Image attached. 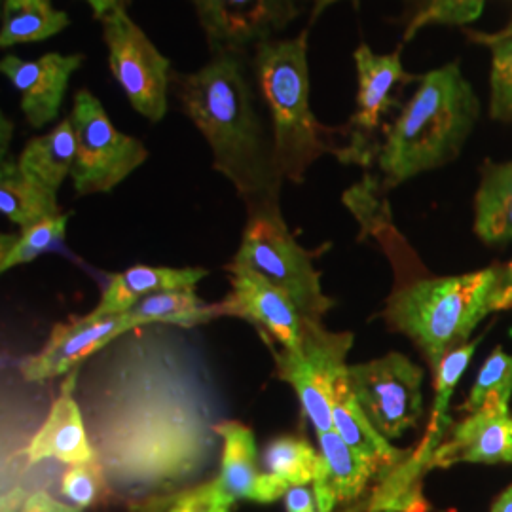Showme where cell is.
Instances as JSON below:
<instances>
[{
  "mask_svg": "<svg viewBox=\"0 0 512 512\" xmlns=\"http://www.w3.org/2000/svg\"><path fill=\"white\" fill-rule=\"evenodd\" d=\"M285 509L287 512H332L334 507H330L323 497L317 494L313 484L306 486H293L285 494Z\"/></svg>",
  "mask_w": 512,
  "mask_h": 512,
  "instance_id": "obj_34",
  "label": "cell"
},
{
  "mask_svg": "<svg viewBox=\"0 0 512 512\" xmlns=\"http://www.w3.org/2000/svg\"><path fill=\"white\" fill-rule=\"evenodd\" d=\"M469 38L492 50V116L512 120V25L497 35L467 31Z\"/></svg>",
  "mask_w": 512,
  "mask_h": 512,
  "instance_id": "obj_31",
  "label": "cell"
},
{
  "mask_svg": "<svg viewBox=\"0 0 512 512\" xmlns=\"http://www.w3.org/2000/svg\"><path fill=\"white\" fill-rule=\"evenodd\" d=\"M76 162V135L71 116H65L50 133L31 139L19 154L23 173L57 192L73 175Z\"/></svg>",
  "mask_w": 512,
  "mask_h": 512,
  "instance_id": "obj_24",
  "label": "cell"
},
{
  "mask_svg": "<svg viewBox=\"0 0 512 512\" xmlns=\"http://www.w3.org/2000/svg\"><path fill=\"white\" fill-rule=\"evenodd\" d=\"M209 54H251L302 16L308 0H190Z\"/></svg>",
  "mask_w": 512,
  "mask_h": 512,
  "instance_id": "obj_12",
  "label": "cell"
},
{
  "mask_svg": "<svg viewBox=\"0 0 512 512\" xmlns=\"http://www.w3.org/2000/svg\"><path fill=\"white\" fill-rule=\"evenodd\" d=\"M249 59L251 54L238 52L211 54L198 71H173L171 82L179 107L213 152V167L232 183L245 207L279 202L285 181Z\"/></svg>",
  "mask_w": 512,
  "mask_h": 512,
  "instance_id": "obj_2",
  "label": "cell"
},
{
  "mask_svg": "<svg viewBox=\"0 0 512 512\" xmlns=\"http://www.w3.org/2000/svg\"><path fill=\"white\" fill-rule=\"evenodd\" d=\"M262 465L268 475L293 488L313 484L319 478L323 471V456L308 440L281 437L264 450Z\"/></svg>",
  "mask_w": 512,
  "mask_h": 512,
  "instance_id": "obj_27",
  "label": "cell"
},
{
  "mask_svg": "<svg viewBox=\"0 0 512 512\" xmlns=\"http://www.w3.org/2000/svg\"><path fill=\"white\" fill-rule=\"evenodd\" d=\"M69 25V14L55 8L52 0H2L0 48L44 42Z\"/></svg>",
  "mask_w": 512,
  "mask_h": 512,
  "instance_id": "obj_26",
  "label": "cell"
},
{
  "mask_svg": "<svg viewBox=\"0 0 512 512\" xmlns=\"http://www.w3.org/2000/svg\"><path fill=\"white\" fill-rule=\"evenodd\" d=\"M21 512H82L73 505L61 503L54 499L52 495L46 492H37V494L29 495L25 501V507Z\"/></svg>",
  "mask_w": 512,
  "mask_h": 512,
  "instance_id": "obj_35",
  "label": "cell"
},
{
  "mask_svg": "<svg viewBox=\"0 0 512 512\" xmlns=\"http://www.w3.org/2000/svg\"><path fill=\"white\" fill-rule=\"evenodd\" d=\"M0 211L19 228L63 215L57 192L23 173L12 158H2L0 165Z\"/></svg>",
  "mask_w": 512,
  "mask_h": 512,
  "instance_id": "obj_23",
  "label": "cell"
},
{
  "mask_svg": "<svg viewBox=\"0 0 512 512\" xmlns=\"http://www.w3.org/2000/svg\"><path fill=\"white\" fill-rule=\"evenodd\" d=\"M351 346V332H330L323 323L308 321L302 348L274 351L277 376L296 391L315 433L334 429V387L348 372Z\"/></svg>",
  "mask_w": 512,
  "mask_h": 512,
  "instance_id": "obj_9",
  "label": "cell"
},
{
  "mask_svg": "<svg viewBox=\"0 0 512 512\" xmlns=\"http://www.w3.org/2000/svg\"><path fill=\"white\" fill-rule=\"evenodd\" d=\"M131 2H133V0H122V6H124V8H129V6H131Z\"/></svg>",
  "mask_w": 512,
  "mask_h": 512,
  "instance_id": "obj_43",
  "label": "cell"
},
{
  "mask_svg": "<svg viewBox=\"0 0 512 512\" xmlns=\"http://www.w3.org/2000/svg\"><path fill=\"white\" fill-rule=\"evenodd\" d=\"M475 198V232L486 245L503 247L512 241V160L486 162Z\"/></svg>",
  "mask_w": 512,
  "mask_h": 512,
  "instance_id": "obj_22",
  "label": "cell"
},
{
  "mask_svg": "<svg viewBox=\"0 0 512 512\" xmlns=\"http://www.w3.org/2000/svg\"><path fill=\"white\" fill-rule=\"evenodd\" d=\"M336 2H340V0H311L310 25H313L317 19L321 18V14L332 4H336ZM351 2H353L355 8H359V0H351Z\"/></svg>",
  "mask_w": 512,
  "mask_h": 512,
  "instance_id": "obj_39",
  "label": "cell"
},
{
  "mask_svg": "<svg viewBox=\"0 0 512 512\" xmlns=\"http://www.w3.org/2000/svg\"><path fill=\"white\" fill-rule=\"evenodd\" d=\"M484 4L486 0H408L401 44H408L427 25L473 23L482 16Z\"/></svg>",
  "mask_w": 512,
  "mask_h": 512,
  "instance_id": "obj_29",
  "label": "cell"
},
{
  "mask_svg": "<svg viewBox=\"0 0 512 512\" xmlns=\"http://www.w3.org/2000/svg\"><path fill=\"white\" fill-rule=\"evenodd\" d=\"M501 274H503V285H505V291L509 294L512 304V260L509 264H501Z\"/></svg>",
  "mask_w": 512,
  "mask_h": 512,
  "instance_id": "obj_41",
  "label": "cell"
},
{
  "mask_svg": "<svg viewBox=\"0 0 512 512\" xmlns=\"http://www.w3.org/2000/svg\"><path fill=\"white\" fill-rule=\"evenodd\" d=\"M205 275L207 270L203 268L133 266L122 274L110 277L109 285L92 313L97 317L122 315L150 294L194 289Z\"/></svg>",
  "mask_w": 512,
  "mask_h": 512,
  "instance_id": "obj_19",
  "label": "cell"
},
{
  "mask_svg": "<svg viewBox=\"0 0 512 512\" xmlns=\"http://www.w3.org/2000/svg\"><path fill=\"white\" fill-rule=\"evenodd\" d=\"M511 25H512V23H511Z\"/></svg>",
  "mask_w": 512,
  "mask_h": 512,
  "instance_id": "obj_44",
  "label": "cell"
},
{
  "mask_svg": "<svg viewBox=\"0 0 512 512\" xmlns=\"http://www.w3.org/2000/svg\"><path fill=\"white\" fill-rule=\"evenodd\" d=\"M107 490H110L109 482L97 459L82 465H71L61 482V494L80 511L93 507Z\"/></svg>",
  "mask_w": 512,
  "mask_h": 512,
  "instance_id": "obj_32",
  "label": "cell"
},
{
  "mask_svg": "<svg viewBox=\"0 0 512 512\" xmlns=\"http://www.w3.org/2000/svg\"><path fill=\"white\" fill-rule=\"evenodd\" d=\"M164 325L131 330L86 372L80 408L110 490L179 494L209 465L219 435L205 366Z\"/></svg>",
  "mask_w": 512,
  "mask_h": 512,
  "instance_id": "obj_1",
  "label": "cell"
},
{
  "mask_svg": "<svg viewBox=\"0 0 512 512\" xmlns=\"http://www.w3.org/2000/svg\"><path fill=\"white\" fill-rule=\"evenodd\" d=\"M84 61V54L57 52L37 59H21L14 54L2 57L0 73L18 90L19 107L31 128H44L59 116L69 82Z\"/></svg>",
  "mask_w": 512,
  "mask_h": 512,
  "instance_id": "obj_15",
  "label": "cell"
},
{
  "mask_svg": "<svg viewBox=\"0 0 512 512\" xmlns=\"http://www.w3.org/2000/svg\"><path fill=\"white\" fill-rule=\"evenodd\" d=\"M403 44L393 54H374L366 44H361L353 59L357 67V99L355 112L346 128L348 145L344 148L342 162L368 165L380 147L378 133L387 129L385 118L393 110H401L399 99L393 92L399 86L420 82L421 76L406 73L401 61Z\"/></svg>",
  "mask_w": 512,
  "mask_h": 512,
  "instance_id": "obj_11",
  "label": "cell"
},
{
  "mask_svg": "<svg viewBox=\"0 0 512 512\" xmlns=\"http://www.w3.org/2000/svg\"><path fill=\"white\" fill-rule=\"evenodd\" d=\"M128 332L124 315L97 317L90 311L84 317L57 323L46 346L37 355L21 361V376L27 382L44 384L61 374H69Z\"/></svg>",
  "mask_w": 512,
  "mask_h": 512,
  "instance_id": "obj_14",
  "label": "cell"
},
{
  "mask_svg": "<svg viewBox=\"0 0 512 512\" xmlns=\"http://www.w3.org/2000/svg\"><path fill=\"white\" fill-rule=\"evenodd\" d=\"M512 310L501 264L480 272L416 279L387 300L384 317L408 336L437 372L442 359L469 342L490 313Z\"/></svg>",
  "mask_w": 512,
  "mask_h": 512,
  "instance_id": "obj_5",
  "label": "cell"
},
{
  "mask_svg": "<svg viewBox=\"0 0 512 512\" xmlns=\"http://www.w3.org/2000/svg\"><path fill=\"white\" fill-rule=\"evenodd\" d=\"M363 511V509H361V507H349L348 511H344V512H361Z\"/></svg>",
  "mask_w": 512,
  "mask_h": 512,
  "instance_id": "obj_42",
  "label": "cell"
},
{
  "mask_svg": "<svg viewBox=\"0 0 512 512\" xmlns=\"http://www.w3.org/2000/svg\"><path fill=\"white\" fill-rule=\"evenodd\" d=\"M84 2L90 4L93 18L99 19V21L103 18H107L110 12H114L116 8L122 6V0H84Z\"/></svg>",
  "mask_w": 512,
  "mask_h": 512,
  "instance_id": "obj_37",
  "label": "cell"
},
{
  "mask_svg": "<svg viewBox=\"0 0 512 512\" xmlns=\"http://www.w3.org/2000/svg\"><path fill=\"white\" fill-rule=\"evenodd\" d=\"M313 258L315 255L289 230L281 203L264 202L247 207L241 245L226 270H251L262 275L293 300L304 319L323 323L332 300L323 293Z\"/></svg>",
  "mask_w": 512,
  "mask_h": 512,
  "instance_id": "obj_6",
  "label": "cell"
},
{
  "mask_svg": "<svg viewBox=\"0 0 512 512\" xmlns=\"http://www.w3.org/2000/svg\"><path fill=\"white\" fill-rule=\"evenodd\" d=\"M129 332L150 325H171L179 329H192L219 317L217 304H207L194 289L164 291L150 294L122 313Z\"/></svg>",
  "mask_w": 512,
  "mask_h": 512,
  "instance_id": "obj_25",
  "label": "cell"
},
{
  "mask_svg": "<svg viewBox=\"0 0 512 512\" xmlns=\"http://www.w3.org/2000/svg\"><path fill=\"white\" fill-rule=\"evenodd\" d=\"M456 463H512V416L509 410L484 408L452 429L431 459V467Z\"/></svg>",
  "mask_w": 512,
  "mask_h": 512,
  "instance_id": "obj_18",
  "label": "cell"
},
{
  "mask_svg": "<svg viewBox=\"0 0 512 512\" xmlns=\"http://www.w3.org/2000/svg\"><path fill=\"white\" fill-rule=\"evenodd\" d=\"M71 215L63 213L55 219L42 220L29 228H21L18 236L4 234L0 238V270L8 272L21 264H29L63 243Z\"/></svg>",
  "mask_w": 512,
  "mask_h": 512,
  "instance_id": "obj_28",
  "label": "cell"
},
{
  "mask_svg": "<svg viewBox=\"0 0 512 512\" xmlns=\"http://www.w3.org/2000/svg\"><path fill=\"white\" fill-rule=\"evenodd\" d=\"M346 380L366 418L385 439H399L420 423L423 370L403 353L349 365Z\"/></svg>",
  "mask_w": 512,
  "mask_h": 512,
  "instance_id": "obj_10",
  "label": "cell"
},
{
  "mask_svg": "<svg viewBox=\"0 0 512 512\" xmlns=\"http://www.w3.org/2000/svg\"><path fill=\"white\" fill-rule=\"evenodd\" d=\"M78 368L69 372L61 385L59 397L50 408V414L27 448V459L38 463L44 459H57L69 465H82L97 459L90 433L84 421L80 403L74 397Z\"/></svg>",
  "mask_w": 512,
  "mask_h": 512,
  "instance_id": "obj_17",
  "label": "cell"
},
{
  "mask_svg": "<svg viewBox=\"0 0 512 512\" xmlns=\"http://www.w3.org/2000/svg\"><path fill=\"white\" fill-rule=\"evenodd\" d=\"M512 399V355L497 348L484 361L471 389L465 412L475 414L484 408L509 410Z\"/></svg>",
  "mask_w": 512,
  "mask_h": 512,
  "instance_id": "obj_30",
  "label": "cell"
},
{
  "mask_svg": "<svg viewBox=\"0 0 512 512\" xmlns=\"http://www.w3.org/2000/svg\"><path fill=\"white\" fill-rule=\"evenodd\" d=\"M25 501H23V490H19V488L14 490V492H10V494H4L0 512H21L23 507H25Z\"/></svg>",
  "mask_w": 512,
  "mask_h": 512,
  "instance_id": "obj_38",
  "label": "cell"
},
{
  "mask_svg": "<svg viewBox=\"0 0 512 512\" xmlns=\"http://www.w3.org/2000/svg\"><path fill=\"white\" fill-rule=\"evenodd\" d=\"M69 116L76 135L71 181L78 196L107 194L147 162V147L116 128L103 103L88 88L74 93Z\"/></svg>",
  "mask_w": 512,
  "mask_h": 512,
  "instance_id": "obj_7",
  "label": "cell"
},
{
  "mask_svg": "<svg viewBox=\"0 0 512 512\" xmlns=\"http://www.w3.org/2000/svg\"><path fill=\"white\" fill-rule=\"evenodd\" d=\"M215 433L222 439L220 490L234 503L249 499L255 503H274L285 497L289 486L279 478L258 471L255 435L251 427L236 420H222L215 425Z\"/></svg>",
  "mask_w": 512,
  "mask_h": 512,
  "instance_id": "obj_16",
  "label": "cell"
},
{
  "mask_svg": "<svg viewBox=\"0 0 512 512\" xmlns=\"http://www.w3.org/2000/svg\"><path fill=\"white\" fill-rule=\"evenodd\" d=\"M112 78L126 93L129 105L148 122H162L169 110L173 82L171 61L120 6L101 19Z\"/></svg>",
  "mask_w": 512,
  "mask_h": 512,
  "instance_id": "obj_8",
  "label": "cell"
},
{
  "mask_svg": "<svg viewBox=\"0 0 512 512\" xmlns=\"http://www.w3.org/2000/svg\"><path fill=\"white\" fill-rule=\"evenodd\" d=\"M234 501L220 490L217 478L177 494L165 512H232Z\"/></svg>",
  "mask_w": 512,
  "mask_h": 512,
  "instance_id": "obj_33",
  "label": "cell"
},
{
  "mask_svg": "<svg viewBox=\"0 0 512 512\" xmlns=\"http://www.w3.org/2000/svg\"><path fill=\"white\" fill-rule=\"evenodd\" d=\"M232 291L217 304L220 315L239 317L251 323L260 336L281 351L302 348L308 319L294 306L293 300L268 279L251 270H228Z\"/></svg>",
  "mask_w": 512,
  "mask_h": 512,
  "instance_id": "obj_13",
  "label": "cell"
},
{
  "mask_svg": "<svg viewBox=\"0 0 512 512\" xmlns=\"http://www.w3.org/2000/svg\"><path fill=\"white\" fill-rule=\"evenodd\" d=\"M334 429L349 446L363 458L368 459L378 473H391L406 461L410 452L399 450L389 444L382 433L366 418L363 408L357 403L349 389L346 374L334 387Z\"/></svg>",
  "mask_w": 512,
  "mask_h": 512,
  "instance_id": "obj_20",
  "label": "cell"
},
{
  "mask_svg": "<svg viewBox=\"0 0 512 512\" xmlns=\"http://www.w3.org/2000/svg\"><path fill=\"white\" fill-rule=\"evenodd\" d=\"M308 35L262 42L251 52L256 90L274 133L275 160L285 181L300 184L323 154L342 158L334 141L344 128H329L311 110Z\"/></svg>",
  "mask_w": 512,
  "mask_h": 512,
  "instance_id": "obj_4",
  "label": "cell"
},
{
  "mask_svg": "<svg viewBox=\"0 0 512 512\" xmlns=\"http://www.w3.org/2000/svg\"><path fill=\"white\" fill-rule=\"evenodd\" d=\"M175 497L177 494L150 495V497L139 499V501H131L128 512H165L171 507Z\"/></svg>",
  "mask_w": 512,
  "mask_h": 512,
  "instance_id": "obj_36",
  "label": "cell"
},
{
  "mask_svg": "<svg viewBox=\"0 0 512 512\" xmlns=\"http://www.w3.org/2000/svg\"><path fill=\"white\" fill-rule=\"evenodd\" d=\"M319 450L323 456V471L313 482L315 490L332 503H353L365 492L370 478L378 475V469L359 456L336 429L317 433Z\"/></svg>",
  "mask_w": 512,
  "mask_h": 512,
  "instance_id": "obj_21",
  "label": "cell"
},
{
  "mask_svg": "<svg viewBox=\"0 0 512 512\" xmlns=\"http://www.w3.org/2000/svg\"><path fill=\"white\" fill-rule=\"evenodd\" d=\"M480 105L458 61L423 74L418 90L387 124L376 152L384 188H395L458 158Z\"/></svg>",
  "mask_w": 512,
  "mask_h": 512,
  "instance_id": "obj_3",
  "label": "cell"
},
{
  "mask_svg": "<svg viewBox=\"0 0 512 512\" xmlns=\"http://www.w3.org/2000/svg\"><path fill=\"white\" fill-rule=\"evenodd\" d=\"M492 512H512V486L495 499Z\"/></svg>",
  "mask_w": 512,
  "mask_h": 512,
  "instance_id": "obj_40",
  "label": "cell"
}]
</instances>
